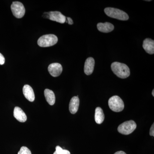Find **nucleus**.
<instances>
[{
  "instance_id": "15",
  "label": "nucleus",
  "mask_w": 154,
  "mask_h": 154,
  "mask_svg": "<svg viewBox=\"0 0 154 154\" xmlns=\"http://www.w3.org/2000/svg\"><path fill=\"white\" fill-rule=\"evenodd\" d=\"M44 95L48 103L50 105H53L55 102V96L53 91L46 89L44 91Z\"/></svg>"
},
{
  "instance_id": "8",
  "label": "nucleus",
  "mask_w": 154,
  "mask_h": 154,
  "mask_svg": "<svg viewBox=\"0 0 154 154\" xmlns=\"http://www.w3.org/2000/svg\"><path fill=\"white\" fill-rule=\"evenodd\" d=\"M49 19L58 23L63 24L66 22V17L58 11H51L49 12Z\"/></svg>"
},
{
  "instance_id": "22",
  "label": "nucleus",
  "mask_w": 154,
  "mask_h": 154,
  "mask_svg": "<svg viewBox=\"0 0 154 154\" xmlns=\"http://www.w3.org/2000/svg\"><path fill=\"white\" fill-rule=\"evenodd\" d=\"M67 19V23H68L69 25H72L73 24V21L72 20L71 18L70 17H67L66 18Z\"/></svg>"
},
{
  "instance_id": "5",
  "label": "nucleus",
  "mask_w": 154,
  "mask_h": 154,
  "mask_svg": "<svg viewBox=\"0 0 154 154\" xmlns=\"http://www.w3.org/2000/svg\"><path fill=\"white\" fill-rule=\"evenodd\" d=\"M137 125L133 120L125 122L118 127V131L119 133L124 135H128L132 133L135 130Z\"/></svg>"
},
{
  "instance_id": "20",
  "label": "nucleus",
  "mask_w": 154,
  "mask_h": 154,
  "mask_svg": "<svg viewBox=\"0 0 154 154\" xmlns=\"http://www.w3.org/2000/svg\"><path fill=\"white\" fill-rule=\"evenodd\" d=\"M149 134L151 136H154V124L152 125L150 129Z\"/></svg>"
},
{
  "instance_id": "18",
  "label": "nucleus",
  "mask_w": 154,
  "mask_h": 154,
  "mask_svg": "<svg viewBox=\"0 0 154 154\" xmlns=\"http://www.w3.org/2000/svg\"><path fill=\"white\" fill-rule=\"evenodd\" d=\"M18 154H32L30 149L27 147L22 146L18 152Z\"/></svg>"
},
{
  "instance_id": "16",
  "label": "nucleus",
  "mask_w": 154,
  "mask_h": 154,
  "mask_svg": "<svg viewBox=\"0 0 154 154\" xmlns=\"http://www.w3.org/2000/svg\"><path fill=\"white\" fill-rule=\"evenodd\" d=\"M95 119L97 124H101L105 119V115L101 107H96L95 110Z\"/></svg>"
},
{
  "instance_id": "17",
  "label": "nucleus",
  "mask_w": 154,
  "mask_h": 154,
  "mask_svg": "<svg viewBox=\"0 0 154 154\" xmlns=\"http://www.w3.org/2000/svg\"><path fill=\"white\" fill-rule=\"evenodd\" d=\"M53 154H71L69 151L67 150L63 149L60 146L56 147V151Z\"/></svg>"
},
{
  "instance_id": "6",
  "label": "nucleus",
  "mask_w": 154,
  "mask_h": 154,
  "mask_svg": "<svg viewBox=\"0 0 154 154\" xmlns=\"http://www.w3.org/2000/svg\"><path fill=\"white\" fill-rule=\"evenodd\" d=\"M11 9L14 17L20 19L24 17L25 13V7L22 3L19 2H14L11 6Z\"/></svg>"
},
{
  "instance_id": "19",
  "label": "nucleus",
  "mask_w": 154,
  "mask_h": 154,
  "mask_svg": "<svg viewBox=\"0 0 154 154\" xmlns=\"http://www.w3.org/2000/svg\"><path fill=\"white\" fill-rule=\"evenodd\" d=\"M5 63V58L4 56L0 53V65H3Z\"/></svg>"
},
{
  "instance_id": "13",
  "label": "nucleus",
  "mask_w": 154,
  "mask_h": 154,
  "mask_svg": "<svg viewBox=\"0 0 154 154\" xmlns=\"http://www.w3.org/2000/svg\"><path fill=\"white\" fill-rule=\"evenodd\" d=\"M143 47L145 51L149 54H152L154 53V41L149 38L144 39L143 45Z\"/></svg>"
},
{
  "instance_id": "12",
  "label": "nucleus",
  "mask_w": 154,
  "mask_h": 154,
  "mask_svg": "<svg viewBox=\"0 0 154 154\" xmlns=\"http://www.w3.org/2000/svg\"><path fill=\"white\" fill-rule=\"evenodd\" d=\"M80 100L79 97L74 96L71 99L69 104V110L72 114L76 113L79 106Z\"/></svg>"
},
{
  "instance_id": "9",
  "label": "nucleus",
  "mask_w": 154,
  "mask_h": 154,
  "mask_svg": "<svg viewBox=\"0 0 154 154\" xmlns=\"http://www.w3.org/2000/svg\"><path fill=\"white\" fill-rule=\"evenodd\" d=\"M95 66V60L93 57L87 59L84 66V72L86 75H89L93 73Z\"/></svg>"
},
{
  "instance_id": "4",
  "label": "nucleus",
  "mask_w": 154,
  "mask_h": 154,
  "mask_svg": "<svg viewBox=\"0 0 154 154\" xmlns=\"http://www.w3.org/2000/svg\"><path fill=\"white\" fill-rule=\"evenodd\" d=\"M108 105L110 109L114 112H121L124 108V102L118 96L110 97L108 100Z\"/></svg>"
},
{
  "instance_id": "7",
  "label": "nucleus",
  "mask_w": 154,
  "mask_h": 154,
  "mask_svg": "<svg viewBox=\"0 0 154 154\" xmlns=\"http://www.w3.org/2000/svg\"><path fill=\"white\" fill-rule=\"evenodd\" d=\"M48 71L53 77H58L60 75L63 71L62 66L59 63H51L48 67Z\"/></svg>"
},
{
  "instance_id": "11",
  "label": "nucleus",
  "mask_w": 154,
  "mask_h": 154,
  "mask_svg": "<svg viewBox=\"0 0 154 154\" xmlns=\"http://www.w3.org/2000/svg\"><path fill=\"white\" fill-rule=\"evenodd\" d=\"M14 117L20 122H24L27 120V117L26 114L19 107H16L14 108Z\"/></svg>"
},
{
  "instance_id": "24",
  "label": "nucleus",
  "mask_w": 154,
  "mask_h": 154,
  "mask_svg": "<svg viewBox=\"0 0 154 154\" xmlns=\"http://www.w3.org/2000/svg\"><path fill=\"white\" fill-rule=\"evenodd\" d=\"M152 95L153 96H154V90H153L152 92Z\"/></svg>"
},
{
  "instance_id": "1",
  "label": "nucleus",
  "mask_w": 154,
  "mask_h": 154,
  "mask_svg": "<svg viewBox=\"0 0 154 154\" xmlns=\"http://www.w3.org/2000/svg\"><path fill=\"white\" fill-rule=\"evenodd\" d=\"M111 69L114 74L121 79H126L130 75L129 67L124 63L115 62L111 64Z\"/></svg>"
},
{
  "instance_id": "23",
  "label": "nucleus",
  "mask_w": 154,
  "mask_h": 154,
  "mask_svg": "<svg viewBox=\"0 0 154 154\" xmlns=\"http://www.w3.org/2000/svg\"><path fill=\"white\" fill-rule=\"evenodd\" d=\"M114 154H126L125 152H124L122 151H118L116 152Z\"/></svg>"
},
{
  "instance_id": "10",
  "label": "nucleus",
  "mask_w": 154,
  "mask_h": 154,
  "mask_svg": "<svg viewBox=\"0 0 154 154\" xmlns=\"http://www.w3.org/2000/svg\"><path fill=\"white\" fill-rule=\"evenodd\" d=\"M23 93L26 99L30 102H33L35 99V95L32 88L29 85H25L23 87Z\"/></svg>"
},
{
  "instance_id": "2",
  "label": "nucleus",
  "mask_w": 154,
  "mask_h": 154,
  "mask_svg": "<svg viewBox=\"0 0 154 154\" xmlns=\"http://www.w3.org/2000/svg\"><path fill=\"white\" fill-rule=\"evenodd\" d=\"M105 14L108 17L122 21H126L129 19L128 15L125 12L112 8H107L104 10Z\"/></svg>"
},
{
  "instance_id": "14",
  "label": "nucleus",
  "mask_w": 154,
  "mask_h": 154,
  "mask_svg": "<svg viewBox=\"0 0 154 154\" xmlns=\"http://www.w3.org/2000/svg\"><path fill=\"white\" fill-rule=\"evenodd\" d=\"M97 27L99 31L105 33H110L113 31L114 28L113 24L107 22L104 23H98Z\"/></svg>"
},
{
  "instance_id": "21",
  "label": "nucleus",
  "mask_w": 154,
  "mask_h": 154,
  "mask_svg": "<svg viewBox=\"0 0 154 154\" xmlns=\"http://www.w3.org/2000/svg\"><path fill=\"white\" fill-rule=\"evenodd\" d=\"M42 17L45 19H49V12H45L42 15Z\"/></svg>"
},
{
  "instance_id": "3",
  "label": "nucleus",
  "mask_w": 154,
  "mask_h": 154,
  "mask_svg": "<svg viewBox=\"0 0 154 154\" xmlns=\"http://www.w3.org/2000/svg\"><path fill=\"white\" fill-rule=\"evenodd\" d=\"M57 41V36L54 34H47L43 35L38 38L37 44L40 47H48L54 45Z\"/></svg>"
}]
</instances>
